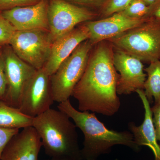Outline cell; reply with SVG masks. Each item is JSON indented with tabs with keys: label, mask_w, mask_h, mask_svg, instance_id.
Wrapping results in <instances>:
<instances>
[{
	"label": "cell",
	"mask_w": 160,
	"mask_h": 160,
	"mask_svg": "<svg viewBox=\"0 0 160 160\" xmlns=\"http://www.w3.org/2000/svg\"><path fill=\"white\" fill-rule=\"evenodd\" d=\"M114 52L108 41L99 42L92 49L84 73L72 93L80 111L107 116L118 111L121 102L117 88L119 74L114 65Z\"/></svg>",
	"instance_id": "6da1fadb"
},
{
	"label": "cell",
	"mask_w": 160,
	"mask_h": 160,
	"mask_svg": "<svg viewBox=\"0 0 160 160\" xmlns=\"http://www.w3.org/2000/svg\"><path fill=\"white\" fill-rule=\"evenodd\" d=\"M59 110L62 111L74 122L82 132L84 140L81 150L82 159L96 160L101 155L107 153L115 145H123L135 151L139 150L130 132H117L106 128L98 119L94 112L81 111L72 106L69 99L59 103Z\"/></svg>",
	"instance_id": "7a4b0ae2"
},
{
	"label": "cell",
	"mask_w": 160,
	"mask_h": 160,
	"mask_svg": "<svg viewBox=\"0 0 160 160\" xmlns=\"http://www.w3.org/2000/svg\"><path fill=\"white\" fill-rule=\"evenodd\" d=\"M66 113L51 108L33 118L32 126L39 136L46 154L51 158L82 160L77 126Z\"/></svg>",
	"instance_id": "3957f363"
},
{
	"label": "cell",
	"mask_w": 160,
	"mask_h": 160,
	"mask_svg": "<svg viewBox=\"0 0 160 160\" xmlns=\"http://www.w3.org/2000/svg\"><path fill=\"white\" fill-rule=\"evenodd\" d=\"M115 49L142 62L160 60V21L149 18L139 26L107 40Z\"/></svg>",
	"instance_id": "277c9868"
},
{
	"label": "cell",
	"mask_w": 160,
	"mask_h": 160,
	"mask_svg": "<svg viewBox=\"0 0 160 160\" xmlns=\"http://www.w3.org/2000/svg\"><path fill=\"white\" fill-rule=\"evenodd\" d=\"M94 46L89 39L80 44L50 76L54 102H65L72 96L75 87L84 73Z\"/></svg>",
	"instance_id": "5b68a950"
},
{
	"label": "cell",
	"mask_w": 160,
	"mask_h": 160,
	"mask_svg": "<svg viewBox=\"0 0 160 160\" xmlns=\"http://www.w3.org/2000/svg\"><path fill=\"white\" fill-rule=\"evenodd\" d=\"M53 42L49 30H16L9 45L20 59L38 70L47 62Z\"/></svg>",
	"instance_id": "8992f818"
},
{
	"label": "cell",
	"mask_w": 160,
	"mask_h": 160,
	"mask_svg": "<svg viewBox=\"0 0 160 160\" xmlns=\"http://www.w3.org/2000/svg\"><path fill=\"white\" fill-rule=\"evenodd\" d=\"M49 31L53 42L83 22L94 20L98 12L66 0H48Z\"/></svg>",
	"instance_id": "52a82bcc"
},
{
	"label": "cell",
	"mask_w": 160,
	"mask_h": 160,
	"mask_svg": "<svg viewBox=\"0 0 160 160\" xmlns=\"http://www.w3.org/2000/svg\"><path fill=\"white\" fill-rule=\"evenodd\" d=\"M54 102L50 77L43 68L37 70L24 88L19 109L33 118L50 109Z\"/></svg>",
	"instance_id": "ba28073f"
},
{
	"label": "cell",
	"mask_w": 160,
	"mask_h": 160,
	"mask_svg": "<svg viewBox=\"0 0 160 160\" xmlns=\"http://www.w3.org/2000/svg\"><path fill=\"white\" fill-rule=\"evenodd\" d=\"M2 54L7 82L4 102L19 109L24 88L37 69L20 59L10 46L5 48Z\"/></svg>",
	"instance_id": "9c48e42d"
},
{
	"label": "cell",
	"mask_w": 160,
	"mask_h": 160,
	"mask_svg": "<svg viewBox=\"0 0 160 160\" xmlns=\"http://www.w3.org/2000/svg\"><path fill=\"white\" fill-rule=\"evenodd\" d=\"M113 62L119 74L117 88L118 94H130L138 89H144L147 75L144 72L142 62L115 49Z\"/></svg>",
	"instance_id": "30bf717a"
},
{
	"label": "cell",
	"mask_w": 160,
	"mask_h": 160,
	"mask_svg": "<svg viewBox=\"0 0 160 160\" xmlns=\"http://www.w3.org/2000/svg\"><path fill=\"white\" fill-rule=\"evenodd\" d=\"M149 18H132L121 12L114 13L108 17L98 20H92L84 23L89 31V40L93 45L139 26Z\"/></svg>",
	"instance_id": "8fae6325"
},
{
	"label": "cell",
	"mask_w": 160,
	"mask_h": 160,
	"mask_svg": "<svg viewBox=\"0 0 160 160\" xmlns=\"http://www.w3.org/2000/svg\"><path fill=\"white\" fill-rule=\"evenodd\" d=\"M48 0L0 12L17 31L49 30Z\"/></svg>",
	"instance_id": "7c38bea8"
},
{
	"label": "cell",
	"mask_w": 160,
	"mask_h": 160,
	"mask_svg": "<svg viewBox=\"0 0 160 160\" xmlns=\"http://www.w3.org/2000/svg\"><path fill=\"white\" fill-rule=\"evenodd\" d=\"M42 141L32 126L15 135L4 149L1 160H38Z\"/></svg>",
	"instance_id": "4fadbf2b"
},
{
	"label": "cell",
	"mask_w": 160,
	"mask_h": 160,
	"mask_svg": "<svg viewBox=\"0 0 160 160\" xmlns=\"http://www.w3.org/2000/svg\"><path fill=\"white\" fill-rule=\"evenodd\" d=\"M89 38V31L84 23L53 42L49 59L43 68L46 73L51 76L61 63Z\"/></svg>",
	"instance_id": "5bb4252c"
},
{
	"label": "cell",
	"mask_w": 160,
	"mask_h": 160,
	"mask_svg": "<svg viewBox=\"0 0 160 160\" xmlns=\"http://www.w3.org/2000/svg\"><path fill=\"white\" fill-rule=\"evenodd\" d=\"M136 92L138 95L145 109V117L143 123L139 126H136L133 122L128 125L133 139L138 146H148L154 154L155 160H160V146L155 133L154 126L152 122V114L151 107L144 89H138Z\"/></svg>",
	"instance_id": "9a60e30c"
},
{
	"label": "cell",
	"mask_w": 160,
	"mask_h": 160,
	"mask_svg": "<svg viewBox=\"0 0 160 160\" xmlns=\"http://www.w3.org/2000/svg\"><path fill=\"white\" fill-rule=\"evenodd\" d=\"M33 118L0 100V128L18 129L32 126Z\"/></svg>",
	"instance_id": "2e32d148"
},
{
	"label": "cell",
	"mask_w": 160,
	"mask_h": 160,
	"mask_svg": "<svg viewBox=\"0 0 160 160\" xmlns=\"http://www.w3.org/2000/svg\"><path fill=\"white\" fill-rule=\"evenodd\" d=\"M144 71L147 78L144 86V91L149 102L154 98V103L160 102V60L149 63Z\"/></svg>",
	"instance_id": "e0dca14e"
},
{
	"label": "cell",
	"mask_w": 160,
	"mask_h": 160,
	"mask_svg": "<svg viewBox=\"0 0 160 160\" xmlns=\"http://www.w3.org/2000/svg\"><path fill=\"white\" fill-rule=\"evenodd\" d=\"M149 9L150 6H147L142 0H132L120 12L129 17L139 18L146 17Z\"/></svg>",
	"instance_id": "ac0fdd59"
},
{
	"label": "cell",
	"mask_w": 160,
	"mask_h": 160,
	"mask_svg": "<svg viewBox=\"0 0 160 160\" xmlns=\"http://www.w3.org/2000/svg\"><path fill=\"white\" fill-rule=\"evenodd\" d=\"M132 0H106L98 11L99 16L105 18L114 13L122 11L131 2Z\"/></svg>",
	"instance_id": "d6986e66"
},
{
	"label": "cell",
	"mask_w": 160,
	"mask_h": 160,
	"mask_svg": "<svg viewBox=\"0 0 160 160\" xmlns=\"http://www.w3.org/2000/svg\"><path fill=\"white\" fill-rule=\"evenodd\" d=\"M16 31V30L11 23L0 12V46L9 44Z\"/></svg>",
	"instance_id": "ffe728a7"
},
{
	"label": "cell",
	"mask_w": 160,
	"mask_h": 160,
	"mask_svg": "<svg viewBox=\"0 0 160 160\" xmlns=\"http://www.w3.org/2000/svg\"><path fill=\"white\" fill-rule=\"evenodd\" d=\"M40 1L41 0H0V12L20 6L33 5Z\"/></svg>",
	"instance_id": "44dd1931"
},
{
	"label": "cell",
	"mask_w": 160,
	"mask_h": 160,
	"mask_svg": "<svg viewBox=\"0 0 160 160\" xmlns=\"http://www.w3.org/2000/svg\"><path fill=\"white\" fill-rule=\"evenodd\" d=\"M19 129L0 128V158L7 144L19 132Z\"/></svg>",
	"instance_id": "7402d4cb"
},
{
	"label": "cell",
	"mask_w": 160,
	"mask_h": 160,
	"mask_svg": "<svg viewBox=\"0 0 160 160\" xmlns=\"http://www.w3.org/2000/svg\"><path fill=\"white\" fill-rule=\"evenodd\" d=\"M7 89L5 62L2 53H0V100L4 101Z\"/></svg>",
	"instance_id": "603a6c76"
},
{
	"label": "cell",
	"mask_w": 160,
	"mask_h": 160,
	"mask_svg": "<svg viewBox=\"0 0 160 160\" xmlns=\"http://www.w3.org/2000/svg\"><path fill=\"white\" fill-rule=\"evenodd\" d=\"M77 6L89 9H96L99 11L104 6L106 0H66Z\"/></svg>",
	"instance_id": "cb8c5ba5"
},
{
	"label": "cell",
	"mask_w": 160,
	"mask_h": 160,
	"mask_svg": "<svg viewBox=\"0 0 160 160\" xmlns=\"http://www.w3.org/2000/svg\"><path fill=\"white\" fill-rule=\"evenodd\" d=\"M151 110L155 133L160 146V102L154 103V106L151 108Z\"/></svg>",
	"instance_id": "d4e9b609"
},
{
	"label": "cell",
	"mask_w": 160,
	"mask_h": 160,
	"mask_svg": "<svg viewBox=\"0 0 160 160\" xmlns=\"http://www.w3.org/2000/svg\"><path fill=\"white\" fill-rule=\"evenodd\" d=\"M146 17L160 21V0H157L153 5L150 6L149 12Z\"/></svg>",
	"instance_id": "484cf974"
},
{
	"label": "cell",
	"mask_w": 160,
	"mask_h": 160,
	"mask_svg": "<svg viewBox=\"0 0 160 160\" xmlns=\"http://www.w3.org/2000/svg\"><path fill=\"white\" fill-rule=\"evenodd\" d=\"M142 1L147 6H150L153 5L157 0H142Z\"/></svg>",
	"instance_id": "4316f807"
},
{
	"label": "cell",
	"mask_w": 160,
	"mask_h": 160,
	"mask_svg": "<svg viewBox=\"0 0 160 160\" xmlns=\"http://www.w3.org/2000/svg\"><path fill=\"white\" fill-rule=\"evenodd\" d=\"M50 160H75L70 158L67 157H58L52 158Z\"/></svg>",
	"instance_id": "83f0119b"
},
{
	"label": "cell",
	"mask_w": 160,
	"mask_h": 160,
	"mask_svg": "<svg viewBox=\"0 0 160 160\" xmlns=\"http://www.w3.org/2000/svg\"></svg>",
	"instance_id": "f1b7e54d"
},
{
	"label": "cell",
	"mask_w": 160,
	"mask_h": 160,
	"mask_svg": "<svg viewBox=\"0 0 160 160\" xmlns=\"http://www.w3.org/2000/svg\"></svg>",
	"instance_id": "f546056e"
}]
</instances>
